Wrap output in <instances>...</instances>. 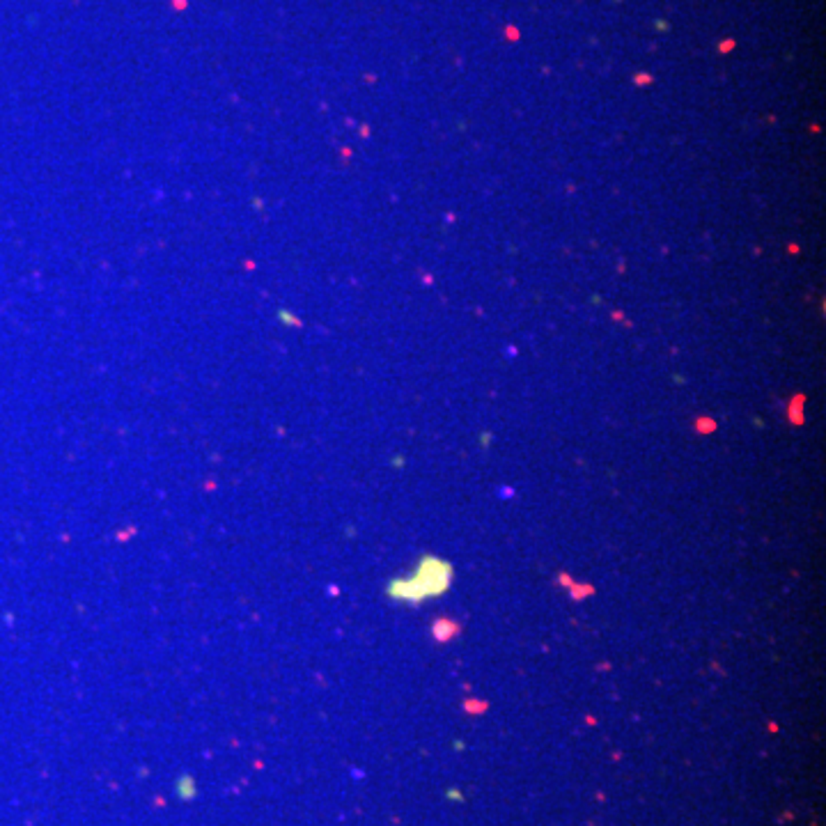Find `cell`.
I'll list each match as a JSON object with an SVG mask.
<instances>
[{"mask_svg":"<svg viewBox=\"0 0 826 826\" xmlns=\"http://www.w3.org/2000/svg\"><path fill=\"white\" fill-rule=\"evenodd\" d=\"M452 579V567L445 563L436 560V558H425V563L420 565L418 576L411 581H402V583L392 586V597L408 602H420L425 597H434L438 592L450 586Z\"/></svg>","mask_w":826,"mask_h":826,"instance_id":"cell-1","label":"cell"}]
</instances>
